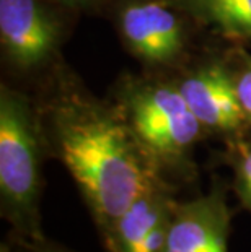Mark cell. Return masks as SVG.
<instances>
[{
  "mask_svg": "<svg viewBox=\"0 0 251 252\" xmlns=\"http://www.w3.org/2000/svg\"><path fill=\"white\" fill-rule=\"evenodd\" d=\"M62 8L69 10L72 13L80 12H98V10H105L111 7L114 0H52Z\"/></svg>",
  "mask_w": 251,
  "mask_h": 252,
  "instance_id": "cell-12",
  "label": "cell"
},
{
  "mask_svg": "<svg viewBox=\"0 0 251 252\" xmlns=\"http://www.w3.org/2000/svg\"><path fill=\"white\" fill-rule=\"evenodd\" d=\"M227 46L251 49V0H168Z\"/></svg>",
  "mask_w": 251,
  "mask_h": 252,
  "instance_id": "cell-9",
  "label": "cell"
},
{
  "mask_svg": "<svg viewBox=\"0 0 251 252\" xmlns=\"http://www.w3.org/2000/svg\"><path fill=\"white\" fill-rule=\"evenodd\" d=\"M47 152L69 171L100 238L155 181L163 179L109 98H98L62 62L33 93Z\"/></svg>",
  "mask_w": 251,
  "mask_h": 252,
  "instance_id": "cell-1",
  "label": "cell"
},
{
  "mask_svg": "<svg viewBox=\"0 0 251 252\" xmlns=\"http://www.w3.org/2000/svg\"><path fill=\"white\" fill-rule=\"evenodd\" d=\"M178 187L158 179L117 218L103 244L108 252H163Z\"/></svg>",
  "mask_w": 251,
  "mask_h": 252,
  "instance_id": "cell-8",
  "label": "cell"
},
{
  "mask_svg": "<svg viewBox=\"0 0 251 252\" xmlns=\"http://www.w3.org/2000/svg\"><path fill=\"white\" fill-rule=\"evenodd\" d=\"M72 12L52 0H0L2 63L36 87L64 62Z\"/></svg>",
  "mask_w": 251,
  "mask_h": 252,
  "instance_id": "cell-4",
  "label": "cell"
},
{
  "mask_svg": "<svg viewBox=\"0 0 251 252\" xmlns=\"http://www.w3.org/2000/svg\"><path fill=\"white\" fill-rule=\"evenodd\" d=\"M227 51L233 67L240 106L251 126V51L240 46H227Z\"/></svg>",
  "mask_w": 251,
  "mask_h": 252,
  "instance_id": "cell-11",
  "label": "cell"
},
{
  "mask_svg": "<svg viewBox=\"0 0 251 252\" xmlns=\"http://www.w3.org/2000/svg\"><path fill=\"white\" fill-rule=\"evenodd\" d=\"M33 93L0 83V215L8 239L35 249L47 238L41 226L42 166L49 159Z\"/></svg>",
  "mask_w": 251,
  "mask_h": 252,
  "instance_id": "cell-3",
  "label": "cell"
},
{
  "mask_svg": "<svg viewBox=\"0 0 251 252\" xmlns=\"http://www.w3.org/2000/svg\"><path fill=\"white\" fill-rule=\"evenodd\" d=\"M2 252H73V251L64 248L62 244L52 243L49 239L42 241L41 244H38L35 249L30 251V249L23 248V246H18L17 243H13V241L8 239L7 244H2Z\"/></svg>",
  "mask_w": 251,
  "mask_h": 252,
  "instance_id": "cell-13",
  "label": "cell"
},
{
  "mask_svg": "<svg viewBox=\"0 0 251 252\" xmlns=\"http://www.w3.org/2000/svg\"><path fill=\"white\" fill-rule=\"evenodd\" d=\"M109 98L150 157L158 174L175 187L197 179L196 148L209 140L172 75L124 72Z\"/></svg>",
  "mask_w": 251,
  "mask_h": 252,
  "instance_id": "cell-2",
  "label": "cell"
},
{
  "mask_svg": "<svg viewBox=\"0 0 251 252\" xmlns=\"http://www.w3.org/2000/svg\"><path fill=\"white\" fill-rule=\"evenodd\" d=\"M227 184L212 176L211 189L189 200H176L163 252H228L233 210Z\"/></svg>",
  "mask_w": 251,
  "mask_h": 252,
  "instance_id": "cell-7",
  "label": "cell"
},
{
  "mask_svg": "<svg viewBox=\"0 0 251 252\" xmlns=\"http://www.w3.org/2000/svg\"><path fill=\"white\" fill-rule=\"evenodd\" d=\"M113 25L143 72L172 75L194 57L199 28L168 0H114Z\"/></svg>",
  "mask_w": 251,
  "mask_h": 252,
  "instance_id": "cell-5",
  "label": "cell"
},
{
  "mask_svg": "<svg viewBox=\"0 0 251 252\" xmlns=\"http://www.w3.org/2000/svg\"><path fill=\"white\" fill-rule=\"evenodd\" d=\"M218 161L232 169L230 190L240 207L251 213V132L237 142L223 145L217 153Z\"/></svg>",
  "mask_w": 251,
  "mask_h": 252,
  "instance_id": "cell-10",
  "label": "cell"
},
{
  "mask_svg": "<svg viewBox=\"0 0 251 252\" xmlns=\"http://www.w3.org/2000/svg\"><path fill=\"white\" fill-rule=\"evenodd\" d=\"M172 77L207 138L228 145L251 132L240 106L227 47L196 52Z\"/></svg>",
  "mask_w": 251,
  "mask_h": 252,
  "instance_id": "cell-6",
  "label": "cell"
}]
</instances>
